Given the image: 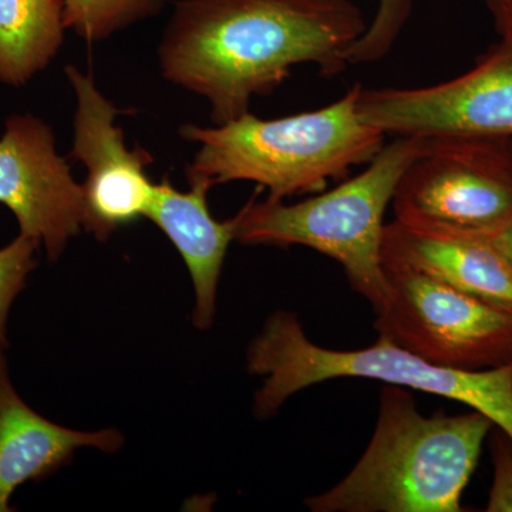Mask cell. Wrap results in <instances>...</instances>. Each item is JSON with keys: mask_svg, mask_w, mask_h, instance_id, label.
Masks as SVG:
<instances>
[{"mask_svg": "<svg viewBox=\"0 0 512 512\" xmlns=\"http://www.w3.org/2000/svg\"><path fill=\"white\" fill-rule=\"evenodd\" d=\"M64 0H0V82L23 86L63 42Z\"/></svg>", "mask_w": 512, "mask_h": 512, "instance_id": "obj_14", "label": "cell"}, {"mask_svg": "<svg viewBox=\"0 0 512 512\" xmlns=\"http://www.w3.org/2000/svg\"><path fill=\"white\" fill-rule=\"evenodd\" d=\"M383 265L404 266L512 315V265L485 235L384 227Z\"/></svg>", "mask_w": 512, "mask_h": 512, "instance_id": "obj_11", "label": "cell"}, {"mask_svg": "<svg viewBox=\"0 0 512 512\" xmlns=\"http://www.w3.org/2000/svg\"><path fill=\"white\" fill-rule=\"evenodd\" d=\"M76 93L72 157L87 168L83 185L84 229L99 241L123 225L146 217L156 184L146 173L153 158L146 150H128L116 117L123 111L97 89L92 74L67 66Z\"/></svg>", "mask_w": 512, "mask_h": 512, "instance_id": "obj_9", "label": "cell"}, {"mask_svg": "<svg viewBox=\"0 0 512 512\" xmlns=\"http://www.w3.org/2000/svg\"><path fill=\"white\" fill-rule=\"evenodd\" d=\"M165 0H64V23L87 42L107 39L163 9Z\"/></svg>", "mask_w": 512, "mask_h": 512, "instance_id": "obj_15", "label": "cell"}, {"mask_svg": "<svg viewBox=\"0 0 512 512\" xmlns=\"http://www.w3.org/2000/svg\"><path fill=\"white\" fill-rule=\"evenodd\" d=\"M191 190L180 192L167 177L156 184L146 218L153 221L183 256L195 291L192 322L198 329L214 323L218 282L229 244L235 241L238 218L217 221L208 208L211 185L191 181Z\"/></svg>", "mask_w": 512, "mask_h": 512, "instance_id": "obj_13", "label": "cell"}, {"mask_svg": "<svg viewBox=\"0 0 512 512\" xmlns=\"http://www.w3.org/2000/svg\"><path fill=\"white\" fill-rule=\"evenodd\" d=\"M494 480L488 512H512V440L498 429L493 441Z\"/></svg>", "mask_w": 512, "mask_h": 512, "instance_id": "obj_18", "label": "cell"}, {"mask_svg": "<svg viewBox=\"0 0 512 512\" xmlns=\"http://www.w3.org/2000/svg\"><path fill=\"white\" fill-rule=\"evenodd\" d=\"M40 242L19 234L0 249V355L9 348L6 325L16 296L25 289L26 279L37 264L36 251Z\"/></svg>", "mask_w": 512, "mask_h": 512, "instance_id": "obj_17", "label": "cell"}, {"mask_svg": "<svg viewBox=\"0 0 512 512\" xmlns=\"http://www.w3.org/2000/svg\"><path fill=\"white\" fill-rule=\"evenodd\" d=\"M367 26L355 0H180L158 63L165 80L208 100L221 126L249 113L293 66L345 72Z\"/></svg>", "mask_w": 512, "mask_h": 512, "instance_id": "obj_1", "label": "cell"}, {"mask_svg": "<svg viewBox=\"0 0 512 512\" xmlns=\"http://www.w3.org/2000/svg\"><path fill=\"white\" fill-rule=\"evenodd\" d=\"M392 205L407 227L493 234L512 221V138H424Z\"/></svg>", "mask_w": 512, "mask_h": 512, "instance_id": "obj_6", "label": "cell"}, {"mask_svg": "<svg viewBox=\"0 0 512 512\" xmlns=\"http://www.w3.org/2000/svg\"><path fill=\"white\" fill-rule=\"evenodd\" d=\"M493 421L480 412L417 410L406 387H384L375 433L348 476L305 501L313 512H460Z\"/></svg>", "mask_w": 512, "mask_h": 512, "instance_id": "obj_2", "label": "cell"}, {"mask_svg": "<svg viewBox=\"0 0 512 512\" xmlns=\"http://www.w3.org/2000/svg\"><path fill=\"white\" fill-rule=\"evenodd\" d=\"M0 204L15 214L20 234L45 245L50 261H57L84 228L83 185L57 153L52 128L37 117L6 120L0 138Z\"/></svg>", "mask_w": 512, "mask_h": 512, "instance_id": "obj_10", "label": "cell"}, {"mask_svg": "<svg viewBox=\"0 0 512 512\" xmlns=\"http://www.w3.org/2000/svg\"><path fill=\"white\" fill-rule=\"evenodd\" d=\"M124 444L120 431L66 429L40 416L23 402L0 355V512H10V498L28 481L45 480L73 460L80 447L114 453Z\"/></svg>", "mask_w": 512, "mask_h": 512, "instance_id": "obj_12", "label": "cell"}, {"mask_svg": "<svg viewBox=\"0 0 512 512\" xmlns=\"http://www.w3.org/2000/svg\"><path fill=\"white\" fill-rule=\"evenodd\" d=\"M495 245V248L501 252L511 262L512 265V221L507 225L497 229L493 234L485 235Z\"/></svg>", "mask_w": 512, "mask_h": 512, "instance_id": "obj_20", "label": "cell"}, {"mask_svg": "<svg viewBox=\"0 0 512 512\" xmlns=\"http://www.w3.org/2000/svg\"><path fill=\"white\" fill-rule=\"evenodd\" d=\"M360 119L386 136L512 138V37L456 79L419 89H362Z\"/></svg>", "mask_w": 512, "mask_h": 512, "instance_id": "obj_8", "label": "cell"}, {"mask_svg": "<svg viewBox=\"0 0 512 512\" xmlns=\"http://www.w3.org/2000/svg\"><path fill=\"white\" fill-rule=\"evenodd\" d=\"M383 266L390 295L376 313L379 336L450 369L476 372L512 362L510 313L423 272Z\"/></svg>", "mask_w": 512, "mask_h": 512, "instance_id": "obj_7", "label": "cell"}, {"mask_svg": "<svg viewBox=\"0 0 512 512\" xmlns=\"http://www.w3.org/2000/svg\"><path fill=\"white\" fill-rule=\"evenodd\" d=\"M423 143L424 138L396 137L365 171L296 204L252 198L237 214L235 241L315 249L342 265L350 286L379 313L390 295L382 258L384 214Z\"/></svg>", "mask_w": 512, "mask_h": 512, "instance_id": "obj_5", "label": "cell"}, {"mask_svg": "<svg viewBox=\"0 0 512 512\" xmlns=\"http://www.w3.org/2000/svg\"><path fill=\"white\" fill-rule=\"evenodd\" d=\"M362 89L356 84L335 103L282 119L262 120L249 111L221 126L181 127L180 136L200 146L188 181L211 187L252 181L272 202L322 191L329 180L369 164L386 144V134L360 119Z\"/></svg>", "mask_w": 512, "mask_h": 512, "instance_id": "obj_3", "label": "cell"}, {"mask_svg": "<svg viewBox=\"0 0 512 512\" xmlns=\"http://www.w3.org/2000/svg\"><path fill=\"white\" fill-rule=\"evenodd\" d=\"M413 8L414 0H379L375 18L350 52V64L377 63L389 55L412 18Z\"/></svg>", "mask_w": 512, "mask_h": 512, "instance_id": "obj_16", "label": "cell"}, {"mask_svg": "<svg viewBox=\"0 0 512 512\" xmlns=\"http://www.w3.org/2000/svg\"><path fill=\"white\" fill-rule=\"evenodd\" d=\"M500 37H512V0H484Z\"/></svg>", "mask_w": 512, "mask_h": 512, "instance_id": "obj_19", "label": "cell"}, {"mask_svg": "<svg viewBox=\"0 0 512 512\" xmlns=\"http://www.w3.org/2000/svg\"><path fill=\"white\" fill-rule=\"evenodd\" d=\"M247 365L251 375L265 377L255 394L254 413L259 419L274 416L289 397L313 384L363 377L466 404L512 440V362L476 372L450 369L433 365L383 336L365 349H326L305 335L298 316L278 312L249 345Z\"/></svg>", "mask_w": 512, "mask_h": 512, "instance_id": "obj_4", "label": "cell"}]
</instances>
